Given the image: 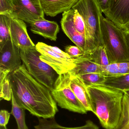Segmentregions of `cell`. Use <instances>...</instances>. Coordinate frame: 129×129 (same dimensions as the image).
<instances>
[{
	"label": "cell",
	"instance_id": "1",
	"mask_svg": "<svg viewBox=\"0 0 129 129\" xmlns=\"http://www.w3.org/2000/svg\"><path fill=\"white\" fill-rule=\"evenodd\" d=\"M12 93L17 103L38 118L50 119L58 112L51 91L35 79L25 65L9 74Z\"/></svg>",
	"mask_w": 129,
	"mask_h": 129
},
{
	"label": "cell",
	"instance_id": "2",
	"mask_svg": "<svg viewBox=\"0 0 129 129\" xmlns=\"http://www.w3.org/2000/svg\"><path fill=\"white\" fill-rule=\"evenodd\" d=\"M93 112L105 129H113L122 111L123 91L103 84L86 85Z\"/></svg>",
	"mask_w": 129,
	"mask_h": 129
},
{
	"label": "cell",
	"instance_id": "3",
	"mask_svg": "<svg viewBox=\"0 0 129 129\" xmlns=\"http://www.w3.org/2000/svg\"><path fill=\"white\" fill-rule=\"evenodd\" d=\"M100 45L105 48L110 63L129 61L124 30L102 14L100 17Z\"/></svg>",
	"mask_w": 129,
	"mask_h": 129
},
{
	"label": "cell",
	"instance_id": "4",
	"mask_svg": "<svg viewBox=\"0 0 129 129\" xmlns=\"http://www.w3.org/2000/svg\"><path fill=\"white\" fill-rule=\"evenodd\" d=\"M81 15L85 25V53L100 45V19L102 12L96 0H79L72 7Z\"/></svg>",
	"mask_w": 129,
	"mask_h": 129
},
{
	"label": "cell",
	"instance_id": "5",
	"mask_svg": "<svg viewBox=\"0 0 129 129\" xmlns=\"http://www.w3.org/2000/svg\"><path fill=\"white\" fill-rule=\"evenodd\" d=\"M20 56L29 73L51 91L59 75L49 64L42 61L36 47L20 50Z\"/></svg>",
	"mask_w": 129,
	"mask_h": 129
},
{
	"label": "cell",
	"instance_id": "6",
	"mask_svg": "<svg viewBox=\"0 0 129 129\" xmlns=\"http://www.w3.org/2000/svg\"><path fill=\"white\" fill-rule=\"evenodd\" d=\"M70 73L60 75L51 91L53 98L60 107L80 114L88 111L78 100L70 86Z\"/></svg>",
	"mask_w": 129,
	"mask_h": 129
},
{
	"label": "cell",
	"instance_id": "7",
	"mask_svg": "<svg viewBox=\"0 0 129 129\" xmlns=\"http://www.w3.org/2000/svg\"><path fill=\"white\" fill-rule=\"evenodd\" d=\"M42 61L49 64L59 75L70 72L75 68L73 59L56 47L39 42L36 45Z\"/></svg>",
	"mask_w": 129,
	"mask_h": 129
},
{
	"label": "cell",
	"instance_id": "8",
	"mask_svg": "<svg viewBox=\"0 0 129 129\" xmlns=\"http://www.w3.org/2000/svg\"><path fill=\"white\" fill-rule=\"evenodd\" d=\"M13 17L30 24L44 18V12L40 0H13Z\"/></svg>",
	"mask_w": 129,
	"mask_h": 129
},
{
	"label": "cell",
	"instance_id": "9",
	"mask_svg": "<svg viewBox=\"0 0 129 129\" xmlns=\"http://www.w3.org/2000/svg\"><path fill=\"white\" fill-rule=\"evenodd\" d=\"M106 18L125 31L129 25V0H112Z\"/></svg>",
	"mask_w": 129,
	"mask_h": 129
},
{
	"label": "cell",
	"instance_id": "10",
	"mask_svg": "<svg viewBox=\"0 0 129 129\" xmlns=\"http://www.w3.org/2000/svg\"><path fill=\"white\" fill-rule=\"evenodd\" d=\"M25 22L12 17L10 23V34L11 41L20 50L36 47L28 35Z\"/></svg>",
	"mask_w": 129,
	"mask_h": 129
},
{
	"label": "cell",
	"instance_id": "11",
	"mask_svg": "<svg viewBox=\"0 0 129 129\" xmlns=\"http://www.w3.org/2000/svg\"><path fill=\"white\" fill-rule=\"evenodd\" d=\"M0 69L10 73L19 68L22 65L20 49L9 40L0 49Z\"/></svg>",
	"mask_w": 129,
	"mask_h": 129
},
{
	"label": "cell",
	"instance_id": "12",
	"mask_svg": "<svg viewBox=\"0 0 129 129\" xmlns=\"http://www.w3.org/2000/svg\"><path fill=\"white\" fill-rule=\"evenodd\" d=\"M72 8L63 13L61 21L63 31L70 39L76 46L85 51V36L77 31L73 21Z\"/></svg>",
	"mask_w": 129,
	"mask_h": 129
},
{
	"label": "cell",
	"instance_id": "13",
	"mask_svg": "<svg viewBox=\"0 0 129 129\" xmlns=\"http://www.w3.org/2000/svg\"><path fill=\"white\" fill-rule=\"evenodd\" d=\"M30 25V30L33 33L51 41H56L57 40L60 27L56 22L44 19L36 20L31 23Z\"/></svg>",
	"mask_w": 129,
	"mask_h": 129
},
{
	"label": "cell",
	"instance_id": "14",
	"mask_svg": "<svg viewBox=\"0 0 129 129\" xmlns=\"http://www.w3.org/2000/svg\"><path fill=\"white\" fill-rule=\"evenodd\" d=\"M70 73V88L86 111L93 113V108L86 85L80 77Z\"/></svg>",
	"mask_w": 129,
	"mask_h": 129
},
{
	"label": "cell",
	"instance_id": "15",
	"mask_svg": "<svg viewBox=\"0 0 129 129\" xmlns=\"http://www.w3.org/2000/svg\"><path fill=\"white\" fill-rule=\"evenodd\" d=\"M79 0H40L44 13L54 17L72 8Z\"/></svg>",
	"mask_w": 129,
	"mask_h": 129
},
{
	"label": "cell",
	"instance_id": "16",
	"mask_svg": "<svg viewBox=\"0 0 129 129\" xmlns=\"http://www.w3.org/2000/svg\"><path fill=\"white\" fill-rule=\"evenodd\" d=\"M73 62L75 68L70 72L74 75L79 76L91 73H100L99 64L94 62L89 53H85L80 57L73 59Z\"/></svg>",
	"mask_w": 129,
	"mask_h": 129
},
{
	"label": "cell",
	"instance_id": "17",
	"mask_svg": "<svg viewBox=\"0 0 129 129\" xmlns=\"http://www.w3.org/2000/svg\"><path fill=\"white\" fill-rule=\"evenodd\" d=\"M34 129H99L98 126L90 120L86 122L82 126L67 127L63 126L58 123L55 117L50 119L38 118V123L34 126Z\"/></svg>",
	"mask_w": 129,
	"mask_h": 129
},
{
	"label": "cell",
	"instance_id": "18",
	"mask_svg": "<svg viewBox=\"0 0 129 129\" xmlns=\"http://www.w3.org/2000/svg\"><path fill=\"white\" fill-rule=\"evenodd\" d=\"M11 101V110L10 113L16 120L17 129H29L26 123L25 110L17 103L13 93Z\"/></svg>",
	"mask_w": 129,
	"mask_h": 129
},
{
	"label": "cell",
	"instance_id": "19",
	"mask_svg": "<svg viewBox=\"0 0 129 129\" xmlns=\"http://www.w3.org/2000/svg\"><path fill=\"white\" fill-rule=\"evenodd\" d=\"M10 72L6 70L0 69L1 79V100L10 101L12 97V88L9 79Z\"/></svg>",
	"mask_w": 129,
	"mask_h": 129
},
{
	"label": "cell",
	"instance_id": "20",
	"mask_svg": "<svg viewBox=\"0 0 129 129\" xmlns=\"http://www.w3.org/2000/svg\"><path fill=\"white\" fill-rule=\"evenodd\" d=\"M120 90L129 89V73L106 78L103 83Z\"/></svg>",
	"mask_w": 129,
	"mask_h": 129
},
{
	"label": "cell",
	"instance_id": "21",
	"mask_svg": "<svg viewBox=\"0 0 129 129\" xmlns=\"http://www.w3.org/2000/svg\"><path fill=\"white\" fill-rule=\"evenodd\" d=\"M12 17L9 14H0V49L10 39L9 26Z\"/></svg>",
	"mask_w": 129,
	"mask_h": 129
},
{
	"label": "cell",
	"instance_id": "22",
	"mask_svg": "<svg viewBox=\"0 0 129 129\" xmlns=\"http://www.w3.org/2000/svg\"><path fill=\"white\" fill-rule=\"evenodd\" d=\"M113 129H129V97L124 92L121 116L118 124Z\"/></svg>",
	"mask_w": 129,
	"mask_h": 129
},
{
	"label": "cell",
	"instance_id": "23",
	"mask_svg": "<svg viewBox=\"0 0 129 129\" xmlns=\"http://www.w3.org/2000/svg\"><path fill=\"white\" fill-rule=\"evenodd\" d=\"M94 62L102 66L110 64L106 49L103 45L98 46L97 48L89 53Z\"/></svg>",
	"mask_w": 129,
	"mask_h": 129
},
{
	"label": "cell",
	"instance_id": "24",
	"mask_svg": "<svg viewBox=\"0 0 129 129\" xmlns=\"http://www.w3.org/2000/svg\"><path fill=\"white\" fill-rule=\"evenodd\" d=\"M86 85L92 84H101L106 79V77L100 73H91L79 75Z\"/></svg>",
	"mask_w": 129,
	"mask_h": 129
},
{
	"label": "cell",
	"instance_id": "25",
	"mask_svg": "<svg viewBox=\"0 0 129 129\" xmlns=\"http://www.w3.org/2000/svg\"><path fill=\"white\" fill-rule=\"evenodd\" d=\"M100 73L105 76L106 78L120 75L119 72L118 63H110L106 66L99 65Z\"/></svg>",
	"mask_w": 129,
	"mask_h": 129
},
{
	"label": "cell",
	"instance_id": "26",
	"mask_svg": "<svg viewBox=\"0 0 129 129\" xmlns=\"http://www.w3.org/2000/svg\"><path fill=\"white\" fill-rule=\"evenodd\" d=\"M73 21L77 32L85 36V25L82 17L76 10H73Z\"/></svg>",
	"mask_w": 129,
	"mask_h": 129
},
{
	"label": "cell",
	"instance_id": "27",
	"mask_svg": "<svg viewBox=\"0 0 129 129\" xmlns=\"http://www.w3.org/2000/svg\"><path fill=\"white\" fill-rule=\"evenodd\" d=\"M14 11L13 0H0V14H9L12 16Z\"/></svg>",
	"mask_w": 129,
	"mask_h": 129
},
{
	"label": "cell",
	"instance_id": "28",
	"mask_svg": "<svg viewBox=\"0 0 129 129\" xmlns=\"http://www.w3.org/2000/svg\"><path fill=\"white\" fill-rule=\"evenodd\" d=\"M65 52L73 59L79 58L85 53L84 51L77 46L69 45L65 47Z\"/></svg>",
	"mask_w": 129,
	"mask_h": 129
},
{
	"label": "cell",
	"instance_id": "29",
	"mask_svg": "<svg viewBox=\"0 0 129 129\" xmlns=\"http://www.w3.org/2000/svg\"><path fill=\"white\" fill-rule=\"evenodd\" d=\"M10 113L5 110H2L0 111V126H6L8 124Z\"/></svg>",
	"mask_w": 129,
	"mask_h": 129
},
{
	"label": "cell",
	"instance_id": "30",
	"mask_svg": "<svg viewBox=\"0 0 129 129\" xmlns=\"http://www.w3.org/2000/svg\"><path fill=\"white\" fill-rule=\"evenodd\" d=\"M112 0H96L99 5L102 13H104L108 11Z\"/></svg>",
	"mask_w": 129,
	"mask_h": 129
},
{
	"label": "cell",
	"instance_id": "31",
	"mask_svg": "<svg viewBox=\"0 0 129 129\" xmlns=\"http://www.w3.org/2000/svg\"><path fill=\"white\" fill-rule=\"evenodd\" d=\"M120 74H126L129 73V61L118 63Z\"/></svg>",
	"mask_w": 129,
	"mask_h": 129
},
{
	"label": "cell",
	"instance_id": "32",
	"mask_svg": "<svg viewBox=\"0 0 129 129\" xmlns=\"http://www.w3.org/2000/svg\"><path fill=\"white\" fill-rule=\"evenodd\" d=\"M124 34H125L126 43L129 53V32L124 31Z\"/></svg>",
	"mask_w": 129,
	"mask_h": 129
},
{
	"label": "cell",
	"instance_id": "33",
	"mask_svg": "<svg viewBox=\"0 0 129 129\" xmlns=\"http://www.w3.org/2000/svg\"><path fill=\"white\" fill-rule=\"evenodd\" d=\"M123 91V92H124L129 97V89L123 90V91Z\"/></svg>",
	"mask_w": 129,
	"mask_h": 129
},
{
	"label": "cell",
	"instance_id": "34",
	"mask_svg": "<svg viewBox=\"0 0 129 129\" xmlns=\"http://www.w3.org/2000/svg\"><path fill=\"white\" fill-rule=\"evenodd\" d=\"M0 129H8L6 126H0Z\"/></svg>",
	"mask_w": 129,
	"mask_h": 129
},
{
	"label": "cell",
	"instance_id": "35",
	"mask_svg": "<svg viewBox=\"0 0 129 129\" xmlns=\"http://www.w3.org/2000/svg\"><path fill=\"white\" fill-rule=\"evenodd\" d=\"M129 31V25L127 27V28H126V29L125 31Z\"/></svg>",
	"mask_w": 129,
	"mask_h": 129
},
{
	"label": "cell",
	"instance_id": "36",
	"mask_svg": "<svg viewBox=\"0 0 129 129\" xmlns=\"http://www.w3.org/2000/svg\"><path fill=\"white\" fill-rule=\"evenodd\" d=\"M128 32H129V31H128Z\"/></svg>",
	"mask_w": 129,
	"mask_h": 129
}]
</instances>
